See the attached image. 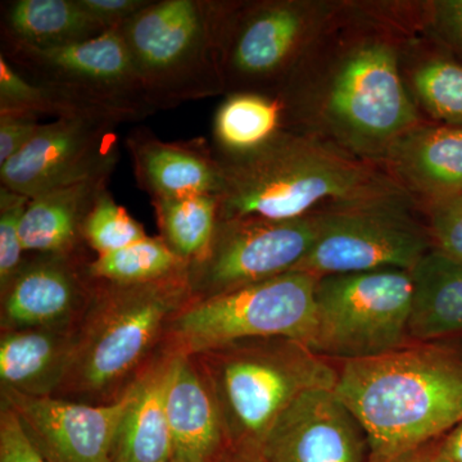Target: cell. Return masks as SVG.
<instances>
[{
  "instance_id": "cell-7",
  "label": "cell",
  "mask_w": 462,
  "mask_h": 462,
  "mask_svg": "<svg viewBox=\"0 0 462 462\" xmlns=\"http://www.w3.org/2000/svg\"><path fill=\"white\" fill-rule=\"evenodd\" d=\"M310 273H282L206 300H190L167 327L161 349L194 356L247 340L284 338L307 346L315 322Z\"/></svg>"
},
{
  "instance_id": "cell-17",
  "label": "cell",
  "mask_w": 462,
  "mask_h": 462,
  "mask_svg": "<svg viewBox=\"0 0 462 462\" xmlns=\"http://www.w3.org/2000/svg\"><path fill=\"white\" fill-rule=\"evenodd\" d=\"M139 187L152 200L218 197L224 188L220 160L200 139L163 142L147 127L127 135Z\"/></svg>"
},
{
  "instance_id": "cell-26",
  "label": "cell",
  "mask_w": 462,
  "mask_h": 462,
  "mask_svg": "<svg viewBox=\"0 0 462 462\" xmlns=\"http://www.w3.org/2000/svg\"><path fill=\"white\" fill-rule=\"evenodd\" d=\"M160 238L188 264L205 256L218 224L216 196L152 200Z\"/></svg>"
},
{
  "instance_id": "cell-11",
  "label": "cell",
  "mask_w": 462,
  "mask_h": 462,
  "mask_svg": "<svg viewBox=\"0 0 462 462\" xmlns=\"http://www.w3.org/2000/svg\"><path fill=\"white\" fill-rule=\"evenodd\" d=\"M407 207L330 206L316 212L318 236L293 272L316 278L382 269L411 272L431 248Z\"/></svg>"
},
{
  "instance_id": "cell-27",
  "label": "cell",
  "mask_w": 462,
  "mask_h": 462,
  "mask_svg": "<svg viewBox=\"0 0 462 462\" xmlns=\"http://www.w3.org/2000/svg\"><path fill=\"white\" fill-rule=\"evenodd\" d=\"M187 266L160 236H148L129 247L90 260L88 273L96 282L138 284L158 281Z\"/></svg>"
},
{
  "instance_id": "cell-34",
  "label": "cell",
  "mask_w": 462,
  "mask_h": 462,
  "mask_svg": "<svg viewBox=\"0 0 462 462\" xmlns=\"http://www.w3.org/2000/svg\"><path fill=\"white\" fill-rule=\"evenodd\" d=\"M39 116L27 112H0V166L20 153L42 127Z\"/></svg>"
},
{
  "instance_id": "cell-5",
  "label": "cell",
  "mask_w": 462,
  "mask_h": 462,
  "mask_svg": "<svg viewBox=\"0 0 462 462\" xmlns=\"http://www.w3.org/2000/svg\"><path fill=\"white\" fill-rule=\"evenodd\" d=\"M318 117L331 142L366 160L420 124L387 38L366 36L339 54L318 91Z\"/></svg>"
},
{
  "instance_id": "cell-30",
  "label": "cell",
  "mask_w": 462,
  "mask_h": 462,
  "mask_svg": "<svg viewBox=\"0 0 462 462\" xmlns=\"http://www.w3.org/2000/svg\"><path fill=\"white\" fill-rule=\"evenodd\" d=\"M0 112H27L36 116L51 115L57 118L85 117L76 114L65 100L51 91L23 78L0 54Z\"/></svg>"
},
{
  "instance_id": "cell-21",
  "label": "cell",
  "mask_w": 462,
  "mask_h": 462,
  "mask_svg": "<svg viewBox=\"0 0 462 462\" xmlns=\"http://www.w3.org/2000/svg\"><path fill=\"white\" fill-rule=\"evenodd\" d=\"M175 354L161 349L134 385V394L116 434L111 462L172 460L167 391Z\"/></svg>"
},
{
  "instance_id": "cell-29",
  "label": "cell",
  "mask_w": 462,
  "mask_h": 462,
  "mask_svg": "<svg viewBox=\"0 0 462 462\" xmlns=\"http://www.w3.org/2000/svg\"><path fill=\"white\" fill-rule=\"evenodd\" d=\"M83 236L85 245L98 256L148 238L143 225L116 203L108 189L103 191L91 208L84 223Z\"/></svg>"
},
{
  "instance_id": "cell-13",
  "label": "cell",
  "mask_w": 462,
  "mask_h": 462,
  "mask_svg": "<svg viewBox=\"0 0 462 462\" xmlns=\"http://www.w3.org/2000/svg\"><path fill=\"white\" fill-rule=\"evenodd\" d=\"M117 123L62 117L42 124L20 153L0 166L2 187L29 199L115 171L120 158Z\"/></svg>"
},
{
  "instance_id": "cell-18",
  "label": "cell",
  "mask_w": 462,
  "mask_h": 462,
  "mask_svg": "<svg viewBox=\"0 0 462 462\" xmlns=\"http://www.w3.org/2000/svg\"><path fill=\"white\" fill-rule=\"evenodd\" d=\"M388 172L430 202L462 194V127L419 124L385 153Z\"/></svg>"
},
{
  "instance_id": "cell-19",
  "label": "cell",
  "mask_w": 462,
  "mask_h": 462,
  "mask_svg": "<svg viewBox=\"0 0 462 462\" xmlns=\"http://www.w3.org/2000/svg\"><path fill=\"white\" fill-rule=\"evenodd\" d=\"M167 419L175 460L218 462L226 452L214 392L191 356H176L167 391Z\"/></svg>"
},
{
  "instance_id": "cell-32",
  "label": "cell",
  "mask_w": 462,
  "mask_h": 462,
  "mask_svg": "<svg viewBox=\"0 0 462 462\" xmlns=\"http://www.w3.org/2000/svg\"><path fill=\"white\" fill-rule=\"evenodd\" d=\"M430 229L437 249L462 260V194L430 203Z\"/></svg>"
},
{
  "instance_id": "cell-35",
  "label": "cell",
  "mask_w": 462,
  "mask_h": 462,
  "mask_svg": "<svg viewBox=\"0 0 462 462\" xmlns=\"http://www.w3.org/2000/svg\"><path fill=\"white\" fill-rule=\"evenodd\" d=\"M81 8L107 30H117L152 0H78Z\"/></svg>"
},
{
  "instance_id": "cell-12",
  "label": "cell",
  "mask_w": 462,
  "mask_h": 462,
  "mask_svg": "<svg viewBox=\"0 0 462 462\" xmlns=\"http://www.w3.org/2000/svg\"><path fill=\"white\" fill-rule=\"evenodd\" d=\"M318 215L288 220H218L205 256L188 264L191 300L291 273L318 236Z\"/></svg>"
},
{
  "instance_id": "cell-22",
  "label": "cell",
  "mask_w": 462,
  "mask_h": 462,
  "mask_svg": "<svg viewBox=\"0 0 462 462\" xmlns=\"http://www.w3.org/2000/svg\"><path fill=\"white\" fill-rule=\"evenodd\" d=\"M111 173L48 191L30 199L20 224L26 254H72L84 252V223L108 189Z\"/></svg>"
},
{
  "instance_id": "cell-9",
  "label": "cell",
  "mask_w": 462,
  "mask_h": 462,
  "mask_svg": "<svg viewBox=\"0 0 462 462\" xmlns=\"http://www.w3.org/2000/svg\"><path fill=\"white\" fill-rule=\"evenodd\" d=\"M0 54L23 78L65 100L78 115L123 124L157 112L118 30L56 50L3 42Z\"/></svg>"
},
{
  "instance_id": "cell-15",
  "label": "cell",
  "mask_w": 462,
  "mask_h": 462,
  "mask_svg": "<svg viewBox=\"0 0 462 462\" xmlns=\"http://www.w3.org/2000/svg\"><path fill=\"white\" fill-rule=\"evenodd\" d=\"M360 421L334 388H314L289 404L264 436L256 462H364Z\"/></svg>"
},
{
  "instance_id": "cell-33",
  "label": "cell",
  "mask_w": 462,
  "mask_h": 462,
  "mask_svg": "<svg viewBox=\"0 0 462 462\" xmlns=\"http://www.w3.org/2000/svg\"><path fill=\"white\" fill-rule=\"evenodd\" d=\"M0 462H51L26 433L17 413L0 401Z\"/></svg>"
},
{
  "instance_id": "cell-3",
  "label": "cell",
  "mask_w": 462,
  "mask_h": 462,
  "mask_svg": "<svg viewBox=\"0 0 462 462\" xmlns=\"http://www.w3.org/2000/svg\"><path fill=\"white\" fill-rule=\"evenodd\" d=\"M190 300L188 266L138 284L97 282L54 397L89 404L123 397L161 351L169 322Z\"/></svg>"
},
{
  "instance_id": "cell-24",
  "label": "cell",
  "mask_w": 462,
  "mask_h": 462,
  "mask_svg": "<svg viewBox=\"0 0 462 462\" xmlns=\"http://www.w3.org/2000/svg\"><path fill=\"white\" fill-rule=\"evenodd\" d=\"M109 32L78 0H16L3 14L2 41L33 50H56Z\"/></svg>"
},
{
  "instance_id": "cell-28",
  "label": "cell",
  "mask_w": 462,
  "mask_h": 462,
  "mask_svg": "<svg viewBox=\"0 0 462 462\" xmlns=\"http://www.w3.org/2000/svg\"><path fill=\"white\" fill-rule=\"evenodd\" d=\"M412 89L440 124L462 127V63L449 58L422 60L411 74Z\"/></svg>"
},
{
  "instance_id": "cell-37",
  "label": "cell",
  "mask_w": 462,
  "mask_h": 462,
  "mask_svg": "<svg viewBox=\"0 0 462 462\" xmlns=\"http://www.w3.org/2000/svg\"><path fill=\"white\" fill-rule=\"evenodd\" d=\"M439 452L447 461L462 462V421L449 431Z\"/></svg>"
},
{
  "instance_id": "cell-36",
  "label": "cell",
  "mask_w": 462,
  "mask_h": 462,
  "mask_svg": "<svg viewBox=\"0 0 462 462\" xmlns=\"http://www.w3.org/2000/svg\"><path fill=\"white\" fill-rule=\"evenodd\" d=\"M434 33L462 56V0H439L430 8Z\"/></svg>"
},
{
  "instance_id": "cell-8",
  "label": "cell",
  "mask_w": 462,
  "mask_h": 462,
  "mask_svg": "<svg viewBox=\"0 0 462 462\" xmlns=\"http://www.w3.org/2000/svg\"><path fill=\"white\" fill-rule=\"evenodd\" d=\"M411 273L382 269L319 278L307 346L343 363L391 354L410 340Z\"/></svg>"
},
{
  "instance_id": "cell-6",
  "label": "cell",
  "mask_w": 462,
  "mask_h": 462,
  "mask_svg": "<svg viewBox=\"0 0 462 462\" xmlns=\"http://www.w3.org/2000/svg\"><path fill=\"white\" fill-rule=\"evenodd\" d=\"M117 30L156 111L224 93L209 0H152Z\"/></svg>"
},
{
  "instance_id": "cell-10",
  "label": "cell",
  "mask_w": 462,
  "mask_h": 462,
  "mask_svg": "<svg viewBox=\"0 0 462 462\" xmlns=\"http://www.w3.org/2000/svg\"><path fill=\"white\" fill-rule=\"evenodd\" d=\"M214 33L225 91L258 93L284 80L309 44L314 5L294 0L212 2Z\"/></svg>"
},
{
  "instance_id": "cell-23",
  "label": "cell",
  "mask_w": 462,
  "mask_h": 462,
  "mask_svg": "<svg viewBox=\"0 0 462 462\" xmlns=\"http://www.w3.org/2000/svg\"><path fill=\"white\" fill-rule=\"evenodd\" d=\"M410 339L419 343L462 333V260L430 249L411 270Z\"/></svg>"
},
{
  "instance_id": "cell-1",
  "label": "cell",
  "mask_w": 462,
  "mask_h": 462,
  "mask_svg": "<svg viewBox=\"0 0 462 462\" xmlns=\"http://www.w3.org/2000/svg\"><path fill=\"white\" fill-rule=\"evenodd\" d=\"M224 172L218 220H288L331 206L410 205L402 185L373 161L314 134L282 132L263 148L217 156Z\"/></svg>"
},
{
  "instance_id": "cell-2",
  "label": "cell",
  "mask_w": 462,
  "mask_h": 462,
  "mask_svg": "<svg viewBox=\"0 0 462 462\" xmlns=\"http://www.w3.org/2000/svg\"><path fill=\"white\" fill-rule=\"evenodd\" d=\"M334 389L366 434L370 462L422 448L462 421V357L439 346L343 363Z\"/></svg>"
},
{
  "instance_id": "cell-16",
  "label": "cell",
  "mask_w": 462,
  "mask_h": 462,
  "mask_svg": "<svg viewBox=\"0 0 462 462\" xmlns=\"http://www.w3.org/2000/svg\"><path fill=\"white\" fill-rule=\"evenodd\" d=\"M84 252L30 254L0 291V329L74 327L89 306L97 282Z\"/></svg>"
},
{
  "instance_id": "cell-38",
  "label": "cell",
  "mask_w": 462,
  "mask_h": 462,
  "mask_svg": "<svg viewBox=\"0 0 462 462\" xmlns=\"http://www.w3.org/2000/svg\"><path fill=\"white\" fill-rule=\"evenodd\" d=\"M387 462H449L447 461L442 455H440L439 449L434 452L424 451L422 448L415 449V451L409 452L402 456L389 460Z\"/></svg>"
},
{
  "instance_id": "cell-40",
  "label": "cell",
  "mask_w": 462,
  "mask_h": 462,
  "mask_svg": "<svg viewBox=\"0 0 462 462\" xmlns=\"http://www.w3.org/2000/svg\"><path fill=\"white\" fill-rule=\"evenodd\" d=\"M163 462H180V461H178V460H175V458H172V460L163 461Z\"/></svg>"
},
{
  "instance_id": "cell-14",
  "label": "cell",
  "mask_w": 462,
  "mask_h": 462,
  "mask_svg": "<svg viewBox=\"0 0 462 462\" xmlns=\"http://www.w3.org/2000/svg\"><path fill=\"white\" fill-rule=\"evenodd\" d=\"M134 385L108 404L60 397H32L0 389L26 433L51 462H111L116 434L134 394Z\"/></svg>"
},
{
  "instance_id": "cell-4",
  "label": "cell",
  "mask_w": 462,
  "mask_h": 462,
  "mask_svg": "<svg viewBox=\"0 0 462 462\" xmlns=\"http://www.w3.org/2000/svg\"><path fill=\"white\" fill-rule=\"evenodd\" d=\"M214 392L226 452L256 457L289 404L314 388H336L338 373L297 340H247L191 356Z\"/></svg>"
},
{
  "instance_id": "cell-31",
  "label": "cell",
  "mask_w": 462,
  "mask_h": 462,
  "mask_svg": "<svg viewBox=\"0 0 462 462\" xmlns=\"http://www.w3.org/2000/svg\"><path fill=\"white\" fill-rule=\"evenodd\" d=\"M29 202L23 194L0 188V291L14 281L26 258L20 224Z\"/></svg>"
},
{
  "instance_id": "cell-25",
  "label": "cell",
  "mask_w": 462,
  "mask_h": 462,
  "mask_svg": "<svg viewBox=\"0 0 462 462\" xmlns=\"http://www.w3.org/2000/svg\"><path fill=\"white\" fill-rule=\"evenodd\" d=\"M282 120L281 100L251 91L230 93L215 115L218 156H243L263 148L282 132Z\"/></svg>"
},
{
  "instance_id": "cell-39",
  "label": "cell",
  "mask_w": 462,
  "mask_h": 462,
  "mask_svg": "<svg viewBox=\"0 0 462 462\" xmlns=\"http://www.w3.org/2000/svg\"><path fill=\"white\" fill-rule=\"evenodd\" d=\"M218 462H256L254 460H251V458L242 457V456L230 454V452H225L223 457Z\"/></svg>"
},
{
  "instance_id": "cell-20",
  "label": "cell",
  "mask_w": 462,
  "mask_h": 462,
  "mask_svg": "<svg viewBox=\"0 0 462 462\" xmlns=\"http://www.w3.org/2000/svg\"><path fill=\"white\" fill-rule=\"evenodd\" d=\"M78 324L2 331L0 389L32 397L56 396L69 372Z\"/></svg>"
}]
</instances>
